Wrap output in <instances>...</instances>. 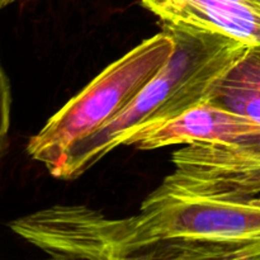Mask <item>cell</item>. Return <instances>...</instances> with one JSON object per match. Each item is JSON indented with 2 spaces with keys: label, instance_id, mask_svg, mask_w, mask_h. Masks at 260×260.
<instances>
[{
  "label": "cell",
  "instance_id": "4",
  "mask_svg": "<svg viewBox=\"0 0 260 260\" xmlns=\"http://www.w3.org/2000/svg\"><path fill=\"white\" fill-rule=\"evenodd\" d=\"M160 187L183 194L251 197L260 193V131L236 144H189L172 155Z\"/></svg>",
  "mask_w": 260,
  "mask_h": 260
},
{
  "label": "cell",
  "instance_id": "5",
  "mask_svg": "<svg viewBox=\"0 0 260 260\" xmlns=\"http://www.w3.org/2000/svg\"><path fill=\"white\" fill-rule=\"evenodd\" d=\"M260 131V123L249 117L205 101L169 122L132 135L127 146L156 150L174 145L236 144Z\"/></svg>",
  "mask_w": 260,
  "mask_h": 260
},
{
  "label": "cell",
  "instance_id": "6",
  "mask_svg": "<svg viewBox=\"0 0 260 260\" xmlns=\"http://www.w3.org/2000/svg\"><path fill=\"white\" fill-rule=\"evenodd\" d=\"M160 24L217 32L260 47V0H140Z\"/></svg>",
  "mask_w": 260,
  "mask_h": 260
},
{
  "label": "cell",
  "instance_id": "1",
  "mask_svg": "<svg viewBox=\"0 0 260 260\" xmlns=\"http://www.w3.org/2000/svg\"><path fill=\"white\" fill-rule=\"evenodd\" d=\"M94 259H260V198L183 194L159 185L136 215L98 213Z\"/></svg>",
  "mask_w": 260,
  "mask_h": 260
},
{
  "label": "cell",
  "instance_id": "9",
  "mask_svg": "<svg viewBox=\"0 0 260 260\" xmlns=\"http://www.w3.org/2000/svg\"><path fill=\"white\" fill-rule=\"evenodd\" d=\"M18 2H25V0H0V7L5 8V7H8V5H12V4H14V3H18Z\"/></svg>",
  "mask_w": 260,
  "mask_h": 260
},
{
  "label": "cell",
  "instance_id": "8",
  "mask_svg": "<svg viewBox=\"0 0 260 260\" xmlns=\"http://www.w3.org/2000/svg\"><path fill=\"white\" fill-rule=\"evenodd\" d=\"M218 84L260 91V47L249 48Z\"/></svg>",
  "mask_w": 260,
  "mask_h": 260
},
{
  "label": "cell",
  "instance_id": "3",
  "mask_svg": "<svg viewBox=\"0 0 260 260\" xmlns=\"http://www.w3.org/2000/svg\"><path fill=\"white\" fill-rule=\"evenodd\" d=\"M174 38L161 30L109 63L28 141L30 159L52 172L69 150L116 118L169 61Z\"/></svg>",
  "mask_w": 260,
  "mask_h": 260
},
{
  "label": "cell",
  "instance_id": "2",
  "mask_svg": "<svg viewBox=\"0 0 260 260\" xmlns=\"http://www.w3.org/2000/svg\"><path fill=\"white\" fill-rule=\"evenodd\" d=\"M174 38V51L161 70L114 119L74 145L50 173L53 178L80 177L132 135L177 118L207 101L216 84L250 47L217 32L161 24Z\"/></svg>",
  "mask_w": 260,
  "mask_h": 260
},
{
  "label": "cell",
  "instance_id": "7",
  "mask_svg": "<svg viewBox=\"0 0 260 260\" xmlns=\"http://www.w3.org/2000/svg\"><path fill=\"white\" fill-rule=\"evenodd\" d=\"M207 101L249 117L260 123V91L216 84Z\"/></svg>",
  "mask_w": 260,
  "mask_h": 260
}]
</instances>
